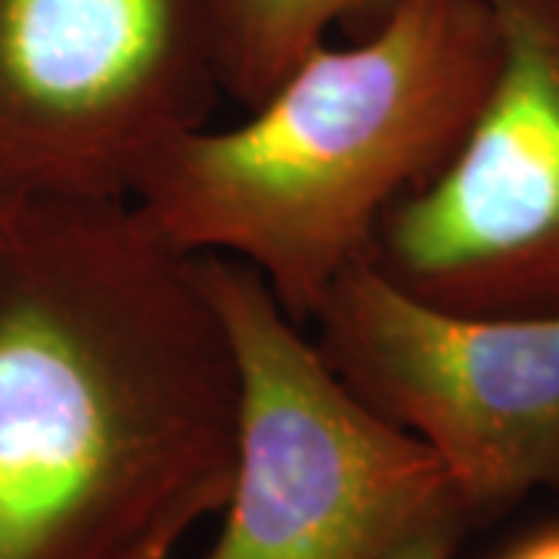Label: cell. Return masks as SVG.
Returning a JSON list of instances; mask_svg holds the SVG:
<instances>
[{
  "label": "cell",
  "mask_w": 559,
  "mask_h": 559,
  "mask_svg": "<svg viewBox=\"0 0 559 559\" xmlns=\"http://www.w3.org/2000/svg\"><path fill=\"white\" fill-rule=\"evenodd\" d=\"M237 414L200 255L131 200L0 205V559H121L221 513Z\"/></svg>",
  "instance_id": "6da1fadb"
},
{
  "label": "cell",
  "mask_w": 559,
  "mask_h": 559,
  "mask_svg": "<svg viewBox=\"0 0 559 559\" xmlns=\"http://www.w3.org/2000/svg\"><path fill=\"white\" fill-rule=\"evenodd\" d=\"M500 69L488 0H395L352 44H320L230 128L180 131L134 209L187 255L252 267L308 326L370 259L385 212L457 153Z\"/></svg>",
  "instance_id": "7a4b0ae2"
},
{
  "label": "cell",
  "mask_w": 559,
  "mask_h": 559,
  "mask_svg": "<svg viewBox=\"0 0 559 559\" xmlns=\"http://www.w3.org/2000/svg\"><path fill=\"white\" fill-rule=\"evenodd\" d=\"M240 373L221 532L202 559H454L479 522L448 466L360 401L237 259L200 255Z\"/></svg>",
  "instance_id": "3957f363"
},
{
  "label": "cell",
  "mask_w": 559,
  "mask_h": 559,
  "mask_svg": "<svg viewBox=\"0 0 559 559\" xmlns=\"http://www.w3.org/2000/svg\"><path fill=\"white\" fill-rule=\"evenodd\" d=\"M221 94L215 0H0V205L131 200Z\"/></svg>",
  "instance_id": "277c9868"
},
{
  "label": "cell",
  "mask_w": 559,
  "mask_h": 559,
  "mask_svg": "<svg viewBox=\"0 0 559 559\" xmlns=\"http://www.w3.org/2000/svg\"><path fill=\"white\" fill-rule=\"evenodd\" d=\"M326 364L448 466L473 516L559 491V314H469L348 267L311 320Z\"/></svg>",
  "instance_id": "5b68a950"
},
{
  "label": "cell",
  "mask_w": 559,
  "mask_h": 559,
  "mask_svg": "<svg viewBox=\"0 0 559 559\" xmlns=\"http://www.w3.org/2000/svg\"><path fill=\"white\" fill-rule=\"evenodd\" d=\"M500 69L436 178L382 218L370 264L469 314H559V0H488Z\"/></svg>",
  "instance_id": "8992f818"
},
{
  "label": "cell",
  "mask_w": 559,
  "mask_h": 559,
  "mask_svg": "<svg viewBox=\"0 0 559 559\" xmlns=\"http://www.w3.org/2000/svg\"><path fill=\"white\" fill-rule=\"evenodd\" d=\"M395 0H215L221 87L255 103L333 32L377 28Z\"/></svg>",
  "instance_id": "52a82bcc"
},
{
  "label": "cell",
  "mask_w": 559,
  "mask_h": 559,
  "mask_svg": "<svg viewBox=\"0 0 559 559\" xmlns=\"http://www.w3.org/2000/svg\"><path fill=\"white\" fill-rule=\"evenodd\" d=\"M495 559H559V522L540 525L513 544H507Z\"/></svg>",
  "instance_id": "ba28073f"
},
{
  "label": "cell",
  "mask_w": 559,
  "mask_h": 559,
  "mask_svg": "<svg viewBox=\"0 0 559 559\" xmlns=\"http://www.w3.org/2000/svg\"><path fill=\"white\" fill-rule=\"evenodd\" d=\"M190 528H193V525H180V522H175V525H165V528H159V532H153L146 540H140L138 547H134L128 557H121V559H168L171 554H175V547L183 540V535H187Z\"/></svg>",
  "instance_id": "9c48e42d"
}]
</instances>
